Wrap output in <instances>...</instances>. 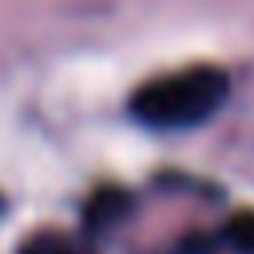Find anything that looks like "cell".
<instances>
[{"label": "cell", "instance_id": "6da1fadb", "mask_svg": "<svg viewBox=\"0 0 254 254\" xmlns=\"http://www.w3.org/2000/svg\"><path fill=\"white\" fill-rule=\"evenodd\" d=\"M226 91V83L206 71V75H179V79H163L147 91H139L135 99V111L143 119H155V123H190L198 115H206L218 95Z\"/></svg>", "mask_w": 254, "mask_h": 254}]
</instances>
